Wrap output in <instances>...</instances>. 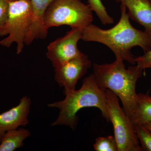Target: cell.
I'll return each instance as SVG.
<instances>
[{"label": "cell", "mask_w": 151, "mask_h": 151, "mask_svg": "<svg viewBox=\"0 0 151 151\" xmlns=\"http://www.w3.org/2000/svg\"><path fill=\"white\" fill-rule=\"evenodd\" d=\"M121 17L118 23L108 29H103L90 24L82 30L81 40L94 42L108 47L116 58L126 60L132 65L136 64L131 50L135 46L142 49L144 52L151 50V35L134 27L130 22L126 7L120 5Z\"/></svg>", "instance_id": "cell-1"}, {"label": "cell", "mask_w": 151, "mask_h": 151, "mask_svg": "<svg viewBox=\"0 0 151 151\" xmlns=\"http://www.w3.org/2000/svg\"><path fill=\"white\" fill-rule=\"evenodd\" d=\"M93 70L98 86L105 91L110 89L119 97L132 122L137 102L136 84L144 70L137 65L126 68L124 60L119 58L111 63H94Z\"/></svg>", "instance_id": "cell-2"}, {"label": "cell", "mask_w": 151, "mask_h": 151, "mask_svg": "<svg viewBox=\"0 0 151 151\" xmlns=\"http://www.w3.org/2000/svg\"><path fill=\"white\" fill-rule=\"evenodd\" d=\"M64 100L47 105L49 107L57 108L60 111L58 118L52 126L65 125L75 129L78 121L76 114L82 108L88 107L98 108L103 117L110 122L105 91L97 85L93 73L84 78L78 90L64 89Z\"/></svg>", "instance_id": "cell-3"}, {"label": "cell", "mask_w": 151, "mask_h": 151, "mask_svg": "<svg viewBox=\"0 0 151 151\" xmlns=\"http://www.w3.org/2000/svg\"><path fill=\"white\" fill-rule=\"evenodd\" d=\"M92 11L81 0H54L47 9L44 22L47 29L68 25L83 29L92 24Z\"/></svg>", "instance_id": "cell-4"}, {"label": "cell", "mask_w": 151, "mask_h": 151, "mask_svg": "<svg viewBox=\"0 0 151 151\" xmlns=\"http://www.w3.org/2000/svg\"><path fill=\"white\" fill-rule=\"evenodd\" d=\"M8 18L0 36L7 37L0 45L9 47L17 44V53L20 54L24 48L25 40L32 18V10L29 0H15L9 2Z\"/></svg>", "instance_id": "cell-5"}, {"label": "cell", "mask_w": 151, "mask_h": 151, "mask_svg": "<svg viewBox=\"0 0 151 151\" xmlns=\"http://www.w3.org/2000/svg\"><path fill=\"white\" fill-rule=\"evenodd\" d=\"M110 122L114 129L118 151H143L136 134L134 124L119 103V98L110 89L105 90Z\"/></svg>", "instance_id": "cell-6"}, {"label": "cell", "mask_w": 151, "mask_h": 151, "mask_svg": "<svg viewBox=\"0 0 151 151\" xmlns=\"http://www.w3.org/2000/svg\"><path fill=\"white\" fill-rule=\"evenodd\" d=\"M82 30L73 28L64 36L49 45L46 56L55 69L82 54L77 46L78 41L82 37Z\"/></svg>", "instance_id": "cell-7"}, {"label": "cell", "mask_w": 151, "mask_h": 151, "mask_svg": "<svg viewBox=\"0 0 151 151\" xmlns=\"http://www.w3.org/2000/svg\"><path fill=\"white\" fill-rule=\"evenodd\" d=\"M91 65L92 63L88 56L82 53L55 68V79L60 87L75 90L78 80L85 75Z\"/></svg>", "instance_id": "cell-8"}, {"label": "cell", "mask_w": 151, "mask_h": 151, "mask_svg": "<svg viewBox=\"0 0 151 151\" xmlns=\"http://www.w3.org/2000/svg\"><path fill=\"white\" fill-rule=\"evenodd\" d=\"M31 104L30 99L24 96L17 106L0 114V143L6 132L29 124L28 116Z\"/></svg>", "instance_id": "cell-9"}, {"label": "cell", "mask_w": 151, "mask_h": 151, "mask_svg": "<svg viewBox=\"0 0 151 151\" xmlns=\"http://www.w3.org/2000/svg\"><path fill=\"white\" fill-rule=\"evenodd\" d=\"M32 10L31 24L27 39L32 42L35 40L43 39L47 36L48 29L44 22V16L47 9L54 0H29Z\"/></svg>", "instance_id": "cell-10"}, {"label": "cell", "mask_w": 151, "mask_h": 151, "mask_svg": "<svg viewBox=\"0 0 151 151\" xmlns=\"http://www.w3.org/2000/svg\"><path fill=\"white\" fill-rule=\"evenodd\" d=\"M124 4L132 19L151 35V2L150 0H115Z\"/></svg>", "instance_id": "cell-11"}, {"label": "cell", "mask_w": 151, "mask_h": 151, "mask_svg": "<svg viewBox=\"0 0 151 151\" xmlns=\"http://www.w3.org/2000/svg\"><path fill=\"white\" fill-rule=\"evenodd\" d=\"M30 136L29 131L23 128L9 131L0 143V151H14L23 147L24 141Z\"/></svg>", "instance_id": "cell-12"}, {"label": "cell", "mask_w": 151, "mask_h": 151, "mask_svg": "<svg viewBox=\"0 0 151 151\" xmlns=\"http://www.w3.org/2000/svg\"><path fill=\"white\" fill-rule=\"evenodd\" d=\"M134 124L151 123V97L148 94H138L137 102L133 119Z\"/></svg>", "instance_id": "cell-13"}, {"label": "cell", "mask_w": 151, "mask_h": 151, "mask_svg": "<svg viewBox=\"0 0 151 151\" xmlns=\"http://www.w3.org/2000/svg\"><path fill=\"white\" fill-rule=\"evenodd\" d=\"M90 8L96 14L101 23L104 25L113 24L114 20L108 14L101 0H88Z\"/></svg>", "instance_id": "cell-14"}, {"label": "cell", "mask_w": 151, "mask_h": 151, "mask_svg": "<svg viewBox=\"0 0 151 151\" xmlns=\"http://www.w3.org/2000/svg\"><path fill=\"white\" fill-rule=\"evenodd\" d=\"M94 148L96 151H118L116 139L112 136L97 138Z\"/></svg>", "instance_id": "cell-15"}, {"label": "cell", "mask_w": 151, "mask_h": 151, "mask_svg": "<svg viewBox=\"0 0 151 151\" xmlns=\"http://www.w3.org/2000/svg\"><path fill=\"white\" fill-rule=\"evenodd\" d=\"M143 151H151V132L141 124H134Z\"/></svg>", "instance_id": "cell-16"}, {"label": "cell", "mask_w": 151, "mask_h": 151, "mask_svg": "<svg viewBox=\"0 0 151 151\" xmlns=\"http://www.w3.org/2000/svg\"><path fill=\"white\" fill-rule=\"evenodd\" d=\"M9 3L6 0H0V33L8 18Z\"/></svg>", "instance_id": "cell-17"}, {"label": "cell", "mask_w": 151, "mask_h": 151, "mask_svg": "<svg viewBox=\"0 0 151 151\" xmlns=\"http://www.w3.org/2000/svg\"><path fill=\"white\" fill-rule=\"evenodd\" d=\"M137 65L143 70L151 68V50L144 52L143 55L135 58Z\"/></svg>", "instance_id": "cell-18"}, {"label": "cell", "mask_w": 151, "mask_h": 151, "mask_svg": "<svg viewBox=\"0 0 151 151\" xmlns=\"http://www.w3.org/2000/svg\"><path fill=\"white\" fill-rule=\"evenodd\" d=\"M142 125H143V126H144L145 128H147V129L150 130L151 132V123L142 124Z\"/></svg>", "instance_id": "cell-19"}, {"label": "cell", "mask_w": 151, "mask_h": 151, "mask_svg": "<svg viewBox=\"0 0 151 151\" xmlns=\"http://www.w3.org/2000/svg\"><path fill=\"white\" fill-rule=\"evenodd\" d=\"M6 1H9V2L12 1H15V0H6Z\"/></svg>", "instance_id": "cell-20"}, {"label": "cell", "mask_w": 151, "mask_h": 151, "mask_svg": "<svg viewBox=\"0 0 151 151\" xmlns=\"http://www.w3.org/2000/svg\"><path fill=\"white\" fill-rule=\"evenodd\" d=\"M150 2H151V0H150Z\"/></svg>", "instance_id": "cell-21"}]
</instances>
